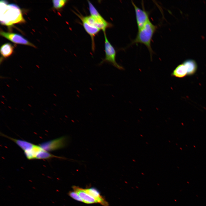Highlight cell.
<instances>
[{"label":"cell","instance_id":"obj_1","mask_svg":"<svg viewBox=\"0 0 206 206\" xmlns=\"http://www.w3.org/2000/svg\"><path fill=\"white\" fill-rule=\"evenodd\" d=\"M0 6V20L2 25L9 26L25 22L21 10L16 5L8 4L7 1L1 0Z\"/></svg>","mask_w":206,"mask_h":206},{"label":"cell","instance_id":"obj_8","mask_svg":"<svg viewBox=\"0 0 206 206\" xmlns=\"http://www.w3.org/2000/svg\"><path fill=\"white\" fill-rule=\"evenodd\" d=\"M84 19L90 25L102 30L103 32L106 31V29L112 26V24L108 22H101L91 15L84 16Z\"/></svg>","mask_w":206,"mask_h":206},{"label":"cell","instance_id":"obj_7","mask_svg":"<svg viewBox=\"0 0 206 206\" xmlns=\"http://www.w3.org/2000/svg\"><path fill=\"white\" fill-rule=\"evenodd\" d=\"M82 22L83 27L87 33L90 36L92 41V48L94 49V38L100 30L89 24L84 18L83 16L76 13Z\"/></svg>","mask_w":206,"mask_h":206},{"label":"cell","instance_id":"obj_3","mask_svg":"<svg viewBox=\"0 0 206 206\" xmlns=\"http://www.w3.org/2000/svg\"><path fill=\"white\" fill-rule=\"evenodd\" d=\"M104 48L105 54V58L99 64L101 65L104 62L108 63L120 70H123V67L117 63L116 60V51L113 46L109 42L106 35L104 32Z\"/></svg>","mask_w":206,"mask_h":206},{"label":"cell","instance_id":"obj_10","mask_svg":"<svg viewBox=\"0 0 206 206\" xmlns=\"http://www.w3.org/2000/svg\"><path fill=\"white\" fill-rule=\"evenodd\" d=\"M85 192L93 197L97 203H98L104 206H108V203L100 195L98 191L96 188H91L84 189Z\"/></svg>","mask_w":206,"mask_h":206},{"label":"cell","instance_id":"obj_16","mask_svg":"<svg viewBox=\"0 0 206 206\" xmlns=\"http://www.w3.org/2000/svg\"><path fill=\"white\" fill-rule=\"evenodd\" d=\"M69 195L72 198L77 201L83 202V201L78 195L74 191L69 192Z\"/></svg>","mask_w":206,"mask_h":206},{"label":"cell","instance_id":"obj_15","mask_svg":"<svg viewBox=\"0 0 206 206\" xmlns=\"http://www.w3.org/2000/svg\"><path fill=\"white\" fill-rule=\"evenodd\" d=\"M68 1V0H53V7L56 9H61L64 7Z\"/></svg>","mask_w":206,"mask_h":206},{"label":"cell","instance_id":"obj_9","mask_svg":"<svg viewBox=\"0 0 206 206\" xmlns=\"http://www.w3.org/2000/svg\"><path fill=\"white\" fill-rule=\"evenodd\" d=\"M73 188L74 191L78 195L84 202L87 204L97 203L95 199L87 193L84 189L75 186L73 187Z\"/></svg>","mask_w":206,"mask_h":206},{"label":"cell","instance_id":"obj_6","mask_svg":"<svg viewBox=\"0 0 206 206\" xmlns=\"http://www.w3.org/2000/svg\"><path fill=\"white\" fill-rule=\"evenodd\" d=\"M0 34L1 36L15 43L36 47L33 44L19 34L14 33L6 32L2 30L0 31Z\"/></svg>","mask_w":206,"mask_h":206},{"label":"cell","instance_id":"obj_4","mask_svg":"<svg viewBox=\"0 0 206 206\" xmlns=\"http://www.w3.org/2000/svg\"><path fill=\"white\" fill-rule=\"evenodd\" d=\"M68 137H61L43 142L39 145L44 150L48 152L62 148L66 146L68 142Z\"/></svg>","mask_w":206,"mask_h":206},{"label":"cell","instance_id":"obj_11","mask_svg":"<svg viewBox=\"0 0 206 206\" xmlns=\"http://www.w3.org/2000/svg\"><path fill=\"white\" fill-rule=\"evenodd\" d=\"M186 67L187 75L191 76L194 74L197 69V65L195 62L192 60H187L183 63Z\"/></svg>","mask_w":206,"mask_h":206},{"label":"cell","instance_id":"obj_2","mask_svg":"<svg viewBox=\"0 0 206 206\" xmlns=\"http://www.w3.org/2000/svg\"><path fill=\"white\" fill-rule=\"evenodd\" d=\"M157 27L149 20L141 29H138L135 39L132 44L141 43L144 45L148 49L151 57L153 52L151 47V41Z\"/></svg>","mask_w":206,"mask_h":206},{"label":"cell","instance_id":"obj_13","mask_svg":"<svg viewBox=\"0 0 206 206\" xmlns=\"http://www.w3.org/2000/svg\"><path fill=\"white\" fill-rule=\"evenodd\" d=\"M14 47L9 43L3 45L1 47L0 53L3 57L6 58L11 56L13 52Z\"/></svg>","mask_w":206,"mask_h":206},{"label":"cell","instance_id":"obj_5","mask_svg":"<svg viewBox=\"0 0 206 206\" xmlns=\"http://www.w3.org/2000/svg\"><path fill=\"white\" fill-rule=\"evenodd\" d=\"M132 3L135 10L136 23L138 30L142 28L149 21V13L144 9H142L138 7L132 1Z\"/></svg>","mask_w":206,"mask_h":206},{"label":"cell","instance_id":"obj_12","mask_svg":"<svg viewBox=\"0 0 206 206\" xmlns=\"http://www.w3.org/2000/svg\"><path fill=\"white\" fill-rule=\"evenodd\" d=\"M187 75L186 68L183 63L178 65L174 70L171 75L178 78H182Z\"/></svg>","mask_w":206,"mask_h":206},{"label":"cell","instance_id":"obj_14","mask_svg":"<svg viewBox=\"0 0 206 206\" xmlns=\"http://www.w3.org/2000/svg\"><path fill=\"white\" fill-rule=\"evenodd\" d=\"M88 1L90 15L100 21L106 22L107 21L101 15L91 2L89 1Z\"/></svg>","mask_w":206,"mask_h":206}]
</instances>
